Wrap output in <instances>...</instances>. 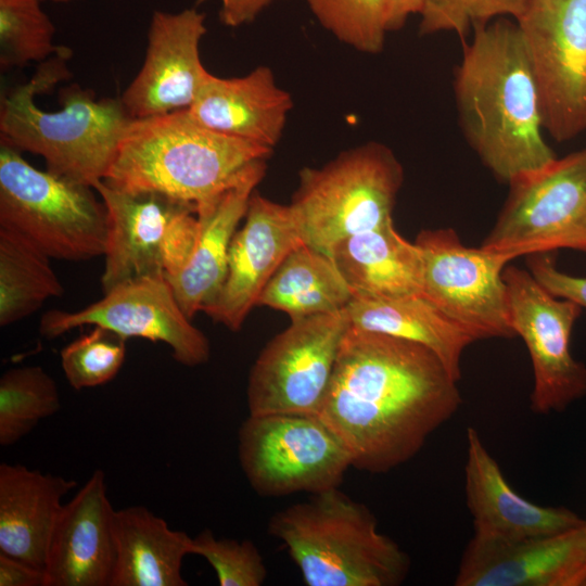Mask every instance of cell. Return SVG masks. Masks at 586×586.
I'll return each mask as SVG.
<instances>
[{
	"label": "cell",
	"mask_w": 586,
	"mask_h": 586,
	"mask_svg": "<svg viewBox=\"0 0 586 586\" xmlns=\"http://www.w3.org/2000/svg\"><path fill=\"white\" fill-rule=\"evenodd\" d=\"M526 265L530 272L551 294L570 300L586 309V277L561 271L550 253L527 255Z\"/></svg>",
	"instance_id": "35"
},
{
	"label": "cell",
	"mask_w": 586,
	"mask_h": 586,
	"mask_svg": "<svg viewBox=\"0 0 586 586\" xmlns=\"http://www.w3.org/2000/svg\"><path fill=\"white\" fill-rule=\"evenodd\" d=\"M268 532L284 543L308 586H397L409 572L407 553L339 488L278 511Z\"/></svg>",
	"instance_id": "5"
},
{
	"label": "cell",
	"mask_w": 586,
	"mask_h": 586,
	"mask_svg": "<svg viewBox=\"0 0 586 586\" xmlns=\"http://www.w3.org/2000/svg\"><path fill=\"white\" fill-rule=\"evenodd\" d=\"M318 23L339 41L369 54L383 50L387 0H306Z\"/></svg>",
	"instance_id": "31"
},
{
	"label": "cell",
	"mask_w": 586,
	"mask_h": 586,
	"mask_svg": "<svg viewBox=\"0 0 586 586\" xmlns=\"http://www.w3.org/2000/svg\"><path fill=\"white\" fill-rule=\"evenodd\" d=\"M240 466L266 497L339 488L352 467L335 432L311 413L249 415L238 434Z\"/></svg>",
	"instance_id": "8"
},
{
	"label": "cell",
	"mask_w": 586,
	"mask_h": 586,
	"mask_svg": "<svg viewBox=\"0 0 586 586\" xmlns=\"http://www.w3.org/2000/svg\"><path fill=\"white\" fill-rule=\"evenodd\" d=\"M351 324L347 307L291 320L251 368L249 415H318Z\"/></svg>",
	"instance_id": "11"
},
{
	"label": "cell",
	"mask_w": 586,
	"mask_h": 586,
	"mask_svg": "<svg viewBox=\"0 0 586 586\" xmlns=\"http://www.w3.org/2000/svg\"><path fill=\"white\" fill-rule=\"evenodd\" d=\"M84 326L102 327L126 340L163 342L174 359L188 367L203 365L211 356L208 339L192 324L164 277L125 282L78 310H49L40 319L39 332L51 340Z\"/></svg>",
	"instance_id": "15"
},
{
	"label": "cell",
	"mask_w": 586,
	"mask_h": 586,
	"mask_svg": "<svg viewBox=\"0 0 586 586\" xmlns=\"http://www.w3.org/2000/svg\"><path fill=\"white\" fill-rule=\"evenodd\" d=\"M60 408L58 385L42 367L7 370L0 378V445L17 443Z\"/></svg>",
	"instance_id": "29"
},
{
	"label": "cell",
	"mask_w": 586,
	"mask_h": 586,
	"mask_svg": "<svg viewBox=\"0 0 586 586\" xmlns=\"http://www.w3.org/2000/svg\"><path fill=\"white\" fill-rule=\"evenodd\" d=\"M515 22L544 129L558 142L570 140L586 130V0H528Z\"/></svg>",
	"instance_id": "13"
},
{
	"label": "cell",
	"mask_w": 586,
	"mask_h": 586,
	"mask_svg": "<svg viewBox=\"0 0 586 586\" xmlns=\"http://www.w3.org/2000/svg\"><path fill=\"white\" fill-rule=\"evenodd\" d=\"M331 256L353 298L422 295L421 250L397 232L393 219L342 240Z\"/></svg>",
	"instance_id": "24"
},
{
	"label": "cell",
	"mask_w": 586,
	"mask_h": 586,
	"mask_svg": "<svg viewBox=\"0 0 586 586\" xmlns=\"http://www.w3.org/2000/svg\"><path fill=\"white\" fill-rule=\"evenodd\" d=\"M51 257L18 232L0 227V326L7 327L36 313L64 288Z\"/></svg>",
	"instance_id": "28"
},
{
	"label": "cell",
	"mask_w": 586,
	"mask_h": 586,
	"mask_svg": "<svg viewBox=\"0 0 586 586\" xmlns=\"http://www.w3.org/2000/svg\"><path fill=\"white\" fill-rule=\"evenodd\" d=\"M273 152L198 123L188 110L132 118L103 181L127 192H156L196 207Z\"/></svg>",
	"instance_id": "4"
},
{
	"label": "cell",
	"mask_w": 586,
	"mask_h": 586,
	"mask_svg": "<svg viewBox=\"0 0 586 586\" xmlns=\"http://www.w3.org/2000/svg\"><path fill=\"white\" fill-rule=\"evenodd\" d=\"M502 277L511 327L523 340L532 361L530 407L542 415L563 411L586 396V366L570 351L582 307L551 294L528 269L507 265Z\"/></svg>",
	"instance_id": "14"
},
{
	"label": "cell",
	"mask_w": 586,
	"mask_h": 586,
	"mask_svg": "<svg viewBox=\"0 0 586 586\" xmlns=\"http://www.w3.org/2000/svg\"><path fill=\"white\" fill-rule=\"evenodd\" d=\"M50 1H53V2H68V1H72V0H50Z\"/></svg>",
	"instance_id": "39"
},
{
	"label": "cell",
	"mask_w": 586,
	"mask_h": 586,
	"mask_svg": "<svg viewBox=\"0 0 586 586\" xmlns=\"http://www.w3.org/2000/svg\"><path fill=\"white\" fill-rule=\"evenodd\" d=\"M192 555L215 570L220 586H260L267 569L258 548L249 539L217 538L211 530L192 537Z\"/></svg>",
	"instance_id": "34"
},
{
	"label": "cell",
	"mask_w": 586,
	"mask_h": 586,
	"mask_svg": "<svg viewBox=\"0 0 586 586\" xmlns=\"http://www.w3.org/2000/svg\"><path fill=\"white\" fill-rule=\"evenodd\" d=\"M528 0H424L420 11L421 35L454 33L464 38L498 16L523 14Z\"/></svg>",
	"instance_id": "33"
},
{
	"label": "cell",
	"mask_w": 586,
	"mask_h": 586,
	"mask_svg": "<svg viewBox=\"0 0 586 586\" xmlns=\"http://www.w3.org/2000/svg\"><path fill=\"white\" fill-rule=\"evenodd\" d=\"M0 586H47L46 571L0 552Z\"/></svg>",
	"instance_id": "36"
},
{
	"label": "cell",
	"mask_w": 586,
	"mask_h": 586,
	"mask_svg": "<svg viewBox=\"0 0 586 586\" xmlns=\"http://www.w3.org/2000/svg\"><path fill=\"white\" fill-rule=\"evenodd\" d=\"M41 0H0V65L22 67L46 61L66 47L53 43L55 27Z\"/></svg>",
	"instance_id": "30"
},
{
	"label": "cell",
	"mask_w": 586,
	"mask_h": 586,
	"mask_svg": "<svg viewBox=\"0 0 586 586\" xmlns=\"http://www.w3.org/2000/svg\"><path fill=\"white\" fill-rule=\"evenodd\" d=\"M456 586H586V522L557 534L515 540L473 535Z\"/></svg>",
	"instance_id": "18"
},
{
	"label": "cell",
	"mask_w": 586,
	"mask_h": 586,
	"mask_svg": "<svg viewBox=\"0 0 586 586\" xmlns=\"http://www.w3.org/2000/svg\"><path fill=\"white\" fill-rule=\"evenodd\" d=\"M292 107L290 93L262 65L242 77L209 73L188 112L211 130L273 150Z\"/></svg>",
	"instance_id": "22"
},
{
	"label": "cell",
	"mask_w": 586,
	"mask_h": 586,
	"mask_svg": "<svg viewBox=\"0 0 586 586\" xmlns=\"http://www.w3.org/2000/svg\"><path fill=\"white\" fill-rule=\"evenodd\" d=\"M205 17L195 8L177 13L153 12L143 64L120 97L131 118L188 110L192 105L209 74L200 59Z\"/></svg>",
	"instance_id": "16"
},
{
	"label": "cell",
	"mask_w": 586,
	"mask_h": 586,
	"mask_svg": "<svg viewBox=\"0 0 586 586\" xmlns=\"http://www.w3.org/2000/svg\"><path fill=\"white\" fill-rule=\"evenodd\" d=\"M126 357V339L93 326L61 351V366L69 385L82 390L103 385L119 372Z\"/></svg>",
	"instance_id": "32"
},
{
	"label": "cell",
	"mask_w": 586,
	"mask_h": 586,
	"mask_svg": "<svg viewBox=\"0 0 586 586\" xmlns=\"http://www.w3.org/2000/svg\"><path fill=\"white\" fill-rule=\"evenodd\" d=\"M93 190L35 168L0 141V227L51 258L80 262L104 254L107 211Z\"/></svg>",
	"instance_id": "7"
},
{
	"label": "cell",
	"mask_w": 586,
	"mask_h": 586,
	"mask_svg": "<svg viewBox=\"0 0 586 586\" xmlns=\"http://www.w3.org/2000/svg\"><path fill=\"white\" fill-rule=\"evenodd\" d=\"M352 298L333 257L303 243L277 268L257 305L283 311L295 320L343 309Z\"/></svg>",
	"instance_id": "27"
},
{
	"label": "cell",
	"mask_w": 586,
	"mask_h": 586,
	"mask_svg": "<svg viewBox=\"0 0 586 586\" xmlns=\"http://www.w3.org/2000/svg\"><path fill=\"white\" fill-rule=\"evenodd\" d=\"M292 211L254 191L229 251L224 282L202 311L239 331L266 284L286 257L303 244Z\"/></svg>",
	"instance_id": "17"
},
{
	"label": "cell",
	"mask_w": 586,
	"mask_h": 586,
	"mask_svg": "<svg viewBox=\"0 0 586 586\" xmlns=\"http://www.w3.org/2000/svg\"><path fill=\"white\" fill-rule=\"evenodd\" d=\"M461 402L458 381L433 351L351 324L318 416L352 467L384 473L413 458Z\"/></svg>",
	"instance_id": "1"
},
{
	"label": "cell",
	"mask_w": 586,
	"mask_h": 586,
	"mask_svg": "<svg viewBox=\"0 0 586 586\" xmlns=\"http://www.w3.org/2000/svg\"><path fill=\"white\" fill-rule=\"evenodd\" d=\"M351 323L421 344L433 351L459 382L464 349L475 339L423 295L396 298H352Z\"/></svg>",
	"instance_id": "26"
},
{
	"label": "cell",
	"mask_w": 586,
	"mask_h": 586,
	"mask_svg": "<svg viewBox=\"0 0 586 586\" xmlns=\"http://www.w3.org/2000/svg\"><path fill=\"white\" fill-rule=\"evenodd\" d=\"M71 51L46 60L28 82L1 97V140L18 151L43 157L47 170L67 180L94 187L103 180L131 122L120 98L97 99L77 84L60 90L61 109L46 112L35 95L71 77L66 61Z\"/></svg>",
	"instance_id": "3"
},
{
	"label": "cell",
	"mask_w": 586,
	"mask_h": 586,
	"mask_svg": "<svg viewBox=\"0 0 586 586\" xmlns=\"http://www.w3.org/2000/svg\"><path fill=\"white\" fill-rule=\"evenodd\" d=\"M115 515L104 472L98 469L58 517L44 564L47 586H112Z\"/></svg>",
	"instance_id": "19"
},
{
	"label": "cell",
	"mask_w": 586,
	"mask_h": 586,
	"mask_svg": "<svg viewBox=\"0 0 586 586\" xmlns=\"http://www.w3.org/2000/svg\"><path fill=\"white\" fill-rule=\"evenodd\" d=\"M387 30H399L412 14H419L424 0H387Z\"/></svg>",
	"instance_id": "38"
},
{
	"label": "cell",
	"mask_w": 586,
	"mask_h": 586,
	"mask_svg": "<svg viewBox=\"0 0 586 586\" xmlns=\"http://www.w3.org/2000/svg\"><path fill=\"white\" fill-rule=\"evenodd\" d=\"M76 482L23 464H0V552L44 570L50 537Z\"/></svg>",
	"instance_id": "23"
},
{
	"label": "cell",
	"mask_w": 586,
	"mask_h": 586,
	"mask_svg": "<svg viewBox=\"0 0 586 586\" xmlns=\"http://www.w3.org/2000/svg\"><path fill=\"white\" fill-rule=\"evenodd\" d=\"M454 94L468 144L499 181L508 184L557 158L544 138L538 89L517 22L473 30L455 71Z\"/></svg>",
	"instance_id": "2"
},
{
	"label": "cell",
	"mask_w": 586,
	"mask_h": 586,
	"mask_svg": "<svg viewBox=\"0 0 586 586\" xmlns=\"http://www.w3.org/2000/svg\"><path fill=\"white\" fill-rule=\"evenodd\" d=\"M415 242L423 257L424 297L475 341L517 336L502 277L514 255L466 246L451 228L422 230Z\"/></svg>",
	"instance_id": "12"
},
{
	"label": "cell",
	"mask_w": 586,
	"mask_h": 586,
	"mask_svg": "<svg viewBox=\"0 0 586 586\" xmlns=\"http://www.w3.org/2000/svg\"><path fill=\"white\" fill-rule=\"evenodd\" d=\"M107 211L103 293L146 277L169 279L187 264L198 235L195 207L156 192H127L99 181Z\"/></svg>",
	"instance_id": "9"
},
{
	"label": "cell",
	"mask_w": 586,
	"mask_h": 586,
	"mask_svg": "<svg viewBox=\"0 0 586 586\" xmlns=\"http://www.w3.org/2000/svg\"><path fill=\"white\" fill-rule=\"evenodd\" d=\"M403 181L400 162L377 141L302 168L289 206L303 242L331 256L342 240L384 225Z\"/></svg>",
	"instance_id": "6"
},
{
	"label": "cell",
	"mask_w": 586,
	"mask_h": 586,
	"mask_svg": "<svg viewBox=\"0 0 586 586\" xmlns=\"http://www.w3.org/2000/svg\"><path fill=\"white\" fill-rule=\"evenodd\" d=\"M207 0H198L202 3ZM220 23L228 27H239L250 24L272 2L278 0H219Z\"/></svg>",
	"instance_id": "37"
},
{
	"label": "cell",
	"mask_w": 586,
	"mask_h": 586,
	"mask_svg": "<svg viewBox=\"0 0 586 586\" xmlns=\"http://www.w3.org/2000/svg\"><path fill=\"white\" fill-rule=\"evenodd\" d=\"M464 493L474 535L515 540L569 531L586 522L564 507L534 504L507 482L474 428L467 431Z\"/></svg>",
	"instance_id": "20"
},
{
	"label": "cell",
	"mask_w": 586,
	"mask_h": 586,
	"mask_svg": "<svg viewBox=\"0 0 586 586\" xmlns=\"http://www.w3.org/2000/svg\"><path fill=\"white\" fill-rule=\"evenodd\" d=\"M481 247L515 257L560 249L586 252V149L508 183Z\"/></svg>",
	"instance_id": "10"
},
{
	"label": "cell",
	"mask_w": 586,
	"mask_h": 586,
	"mask_svg": "<svg viewBox=\"0 0 586 586\" xmlns=\"http://www.w3.org/2000/svg\"><path fill=\"white\" fill-rule=\"evenodd\" d=\"M266 161L254 162L229 187L195 207L198 235L191 255L177 275L166 279L190 319L214 300L224 282L232 239L266 174Z\"/></svg>",
	"instance_id": "21"
},
{
	"label": "cell",
	"mask_w": 586,
	"mask_h": 586,
	"mask_svg": "<svg viewBox=\"0 0 586 586\" xmlns=\"http://www.w3.org/2000/svg\"><path fill=\"white\" fill-rule=\"evenodd\" d=\"M117 560L112 586H187L181 566L192 537L143 506L116 510Z\"/></svg>",
	"instance_id": "25"
}]
</instances>
